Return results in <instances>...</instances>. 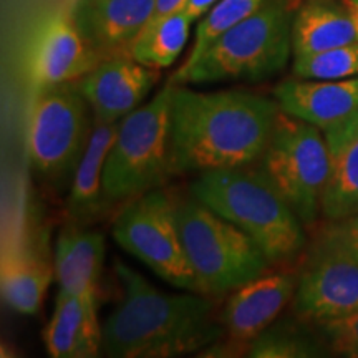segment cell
<instances>
[{
  "instance_id": "obj_1",
  "label": "cell",
  "mask_w": 358,
  "mask_h": 358,
  "mask_svg": "<svg viewBox=\"0 0 358 358\" xmlns=\"http://www.w3.org/2000/svg\"><path fill=\"white\" fill-rule=\"evenodd\" d=\"M279 111L275 100L244 90L196 92L174 85L171 176L256 164Z\"/></svg>"
},
{
  "instance_id": "obj_2",
  "label": "cell",
  "mask_w": 358,
  "mask_h": 358,
  "mask_svg": "<svg viewBox=\"0 0 358 358\" xmlns=\"http://www.w3.org/2000/svg\"><path fill=\"white\" fill-rule=\"evenodd\" d=\"M122 299L103 322L101 352L113 358H171L203 352L222 340L208 295L168 294L122 261L115 262Z\"/></svg>"
},
{
  "instance_id": "obj_3",
  "label": "cell",
  "mask_w": 358,
  "mask_h": 358,
  "mask_svg": "<svg viewBox=\"0 0 358 358\" xmlns=\"http://www.w3.org/2000/svg\"><path fill=\"white\" fill-rule=\"evenodd\" d=\"M189 194L252 237L272 266H289L306 249L302 221L261 166L199 173Z\"/></svg>"
},
{
  "instance_id": "obj_4",
  "label": "cell",
  "mask_w": 358,
  "mask_h": 358,
  "mask_svg": "<svg viewBox=\"0 0 358 358\" xmlns=\"http://www.w3.org/2000/svg\"><path fill=\"white\" fill-rule=\"evenodd\" d=\"M297 0H267L256 13L214 40L174 85L264 82L289 64Z\"/></svg>"
},
{
  "instance_id": "obj_5",
  "label": "cell",
  "mask_w": 358,
  "mask_h": 358,
  "mask_svg": "<svg viewBox=\"0 0 358 358\" xmlns=\"http://www.w3.org/2000/svg\"><path fill=\"white\" fill-rule=\"evenodd\" d=\"M176 221L199 294L222 297L268 272L272 264L256 241L194 196L174 198Z\"/></svg>"
},
{
  "instance_id": "obj_6",
  "label": "cell",
  "mask_w": 358,
  "mask_h": 358,
  "mask_svg": "<svg viewBox=\"0 0 358 358\" xmlns=\"http://www.w3.org/2000/svg\"><path fill=\"white\" fill-rule=\"evenodd\" d=\"M168 82L150 101L120 122L103 171L106 203L131 201L171 176V100Z\"/></svg>"
},
{
  "instance_id": "obj_7",
  "label": "cell",
  "mask_w": 358,
  "mask_h": 358,
  "mask_svg": "<svg viewBox=\"0 0 358 358\" xmlns=\"http://www.w3.org/2000/svg\"><path fill=\"white\" fill-rule=\"evenodd\" d=\"M315 124L279 111L261 168L303 226L322 214V199L330 173L325 133Z\"/></svg>"
},
{
  "instance_id": "obj_8",
  "label": "cell",
  "mask_w": 358,
  "mask_h": 358,
  "mask_svg": "<svg viewBox=\"0 0 358 358\" xmlns=\"http://www.w3.org/2000/svg\"><path fill=\"white\" fill-rule=\"evenodd\" d=\"M90 106L77 82L35 90L27 122V153L45 181L75 173L90 134Z\"/></svg>"
},
{
  "instance_id": "obj_9",
  "label": "cell",
  "mask_w": 358,
  "mask_h": 358,
  "mask_svg": "<svg viewBox=\"0 0 358 358\" xmlns=\"http://www.w3.org/2000/svg\"><path fill=\"white\" fill-rule=\"evenodd\" d=\"M113 237L164 282L199 294L179 236L174 198L166 191L158 187L129 201L115 219Z\"/></svg>"
},
{
  "instance_id": "obj_10",
  "label": "cell",
  "mask_w": 358,
  "mask_h": 358,
  "mask_svg": "<svg viewBox=\"0 0 358 358\" xmlns=\"http://www.w3.org/2000/svg\"><path fill=\"white\" fill-rule=\"evenodd\" d=\"M292 308L315 325L358 313V257L317 241L297 277Z\"/></svg>"
},
{
  "instance_id": "obj_11",
  "label": "cell",
  "mask_w": 358,
  "mask_h": 358,
  "mask_svg": "<svg viewBox=\"0 0 358 358\" xmlns=\"http://www.w3.org/2000/svg\"><path fill=\"white\" fill-rule=\"evenodd\" d=\"M297 289V277L287 272L262 274L231 292L221 312L226 343L219 342L204 348L203 357L237 355L248 352L254 338L275 322L285 306L292 301Z\"/></svg>"
},
{
  "instance_id": "obj_12",
  "label": "cell",
  "mask_w": 358,
  "mask_h": 358,
  "mask_svg": "<svg viewBox=\"0 0 358 358\" xmlns=\"http://www.w3.org/2000/svg\"><path fill=\"white\" fill-rule=\"evenodd\" d=\"M75 25L71 12H57L38 27L29 55V77L35 90L77 82L100 64Z\"/></svg>"
},
{
  "instance_id": "obj_13",
  "label": "cell",
  "mask_w": 358,
  "mask_h": 358,
  "mask_svg": "<svg viewBox=\"0 0 358 358\" xmlns=\"http://www.w3.org/2000/svg\"><path fill=\"white\" fill-rule=\"evenodd\" d=\"M159 80V70L140 64L129 55L101 60L77 80L95 123H116L140 108Z\"/></svg>"
},
{
  "instance_id": "obj_14",
  "label": "cell",
  "mask_w": 358,
  "mask_h": 358,
  "mask_svg": "<svg viewBox=\"0 0 358 358\" xmlns=\"http://www.w3.org/2000/svg\"><path fill=\"white\" fill-rule=\"evenodd\" d=\"M156 0H75V25L100 55H129V48L153 17Z\"/></svg>"
},
{
  "instance_id": "obj_15",
  "label": "cell",
  "mask_w": 358,
  "mask_h": 358,
  "mask_svg": "<svg viewBox=\"0 0 358 358\" xmlns=\"http://www.w3.org/2000/svg\"><path fill=\"white\" fill-rule=\"evenodd\" d=\"M280 111L329 129L358 111V75L343 80L289 78L272 92Z\"/></svg>"
},
{
  "instance_id": "obj_16",
  "label": "cell",
  "mask_w": 358,
  "mask_h": 358,
  "mask_svg": "<svg viewBox=\"0 0 358 358\" xmlns=\"http://www.w3.org/2000/svg\"><path fill=\"white\" fill-rule=\"evenodd\" d=\"M98 299H80L60 290L43 342L53 358H93L101 353L103 325L98 322Z\"/></svg>"
},
{
  "instance_id": "obj_17",
  "label": "cell",
  "mask_w": 358,
  "mask_h": 358,
  "mask_svg": "<svg viewBox=\"0 0 358 358\" xmlns=\"http://www.w3.org/2000/svg\"><path fill=\"white\" fill-rule=\"evenodd\" d=\"M55 268L50 267L32 241L15 234L7 241L2 252V297L12 310L35 315L43 303L45 292Z\"/></svg>"
},
{
  "instance_id": "obj_18",
  "label": "cell",
  "mask_w": 358,
  "mask_h": 358,
  "mask_svg": "<svg viewBox=\"0 0 358 358\" xmlns=\"http://www.w3.org/2000/svg\"><path fill=\"white\" fill-rule=\"evenodd\" d=\"M324 133L330 173L322 199V216L338 221L358 214V111Z\"/></svg>"
},
{
  "instance_id": "obj_19",
  "label": "cell",
  "mask_w": 358,
  "mask_h": 358,
  "mask_svg": "<svg viewBox=\"0 0 358 358\" xmlns=\"http://www.w3.org/2000/svg\"><path fill=\"white\" fill-rule=\"evenodd\" d=\"M105 237L100 232L71 226L60 232L55 248V277L60 290L80 299H98Z\"/></svg>"
},
{
  "instance_id": "obj_20",
  "label": "cell",
  "mask_w": 358,
  "mask_h": 358,
  "mask_svg": "<svg viewBox=\"0 0 358 358\" xmlns=\"http://www.w3.org/2000/svg\"><path fill=\"white\" fill-rule=\"evenodd\" d=\"M358 40L345 2L340 0H302L294 15V57L310 55L342 47Z\"/></svg>"
},
{
  "instance_id": "obj_21",
  "label": "cell",
  "mask_w": 358,
  "mask_h": 358,
  "mask_svg": "<svg viewBox=\"0 0 358 358\" xmlns=\"http://www.w3.org/2000/svg\"><path fill=\"white\" fill-rule=\"evenodd\" d=\"M118 128L120 122H93L88 145L73 173V185H71L69 201H66V208L73 219L88 221V219L100 216L108 204L103 194V171H105L106 158L115 143Z\"/></svg>"
},
{
  "instance_id": "obj_22",
  "label": "cell",
  "mask_w": 358,
  "mask_h": 358,
  "mask_svg": "<svg viewBox=\"0 0 358 358\" xmlns=\"http://www.w3.org/2000/svg\"><path fill=\"white\" fill-rule=\"evenodd\" d=\"M192 20L185 12L148 25L129 48V57L155 70L171 66L185 50L189 40Z\"/></svg>"
},
{
  "instance_id": "obj_23",
  "label": "cell",
  "mask_w": 358,
  "mask_h": 358,
  "mask_svg": "<svg viewBox=\"0 0 358 358\" xmlns=\"http://www.w3.org/2000/svg\"><path fill=\"white\" fill-rule=\"evenodd\" d=\"M266 2L267 0H219L216 6L199 20L189 55L174 73H182L194 65L214 40L231 30L232 27L241 24L252 13H256Z\"/></svg>"
},
{
  "instance_id": "obj_24",
  "label": "cell",
  "mask_w": 358,
  "mask_h": 358,
  "mask_svg": "<svg viewBox=\"0 0 358 358\" xmlns=\"http://www.w3.org/2000/svg\"><path fill=\"white\" fill-rule=\"evenodd\" d=\"M294 77L303 80H343L358 75V40L342 47L294 57Z\"/></svg>"
},
{
  "instance_id": "obj_25",
  "label": "cell",
  "mask_w": 358,
  "mask_h": 358,
  "mask_svg": "<svg viewBox=\"0 0 358 358\" xmlns=\"http://www.w3.org/2000/svg\"><path fill=\"white\" fill-rule=\"evenodd\" d=\"M317 355H320L319 345L285 322L268 325L250 342L248 348V357L252 358H302Z\"/></svg>"
},
{
  "instance_id": "obj_26",
  "label": "cell",
  "mask_w": 358,
  "mask_h": 358,
  "mask_svg": "<svg viewBox=\"0 0 358 358\" xmlns=\"http://www.w3.org/2000/svg\"><path fill=\"white\" fill-rule=\"evenodd\" d=\"M317 327L329 343L330 350L343 357L358 358V313L345 319L324 322Z\"/></svg>"
},
{
  "instance_id": "obj_27",
  "label": "cell",
  "mask_w": 358,
  "mask_h": 358,
  "mask_svg": "<svg viewBox=\"0 0 358 358\" xmlns=\"http://www.w3.org/2000/svg\"><path fill=\"white\" fill-rule=\"evenodd\" d=\"M319 239L358 257V214L330 221L329 226L322 229Z\"/></svg>"
},
{
  "instance_id": "obj_28",
  "label": "cell",
  "mask_w": 358,
  "mask_h": 358,
  "mask_svg": "<svg viewBox=\"0 0 358 358\" xmlns=\"http://www.w3.org/2000/svg\"><path fill=\"white\" fill-rule=\"evenodd\" d=\"M186 2L187 0H156L153 17H151L150 24L148 25L156 24V22L166 19V17L173 15V13H176V12H181L182 8H185Z\"/></svg>"
},
{
  "instance_id": "obj_29",
  "label": "cell",
  "mask_w": 358,
  "mask_h": 358,
  "mask_svg": "<svg viewBox=\"0 0 358 358\" xmlns=\"http://www.w3.org/2000/svg\"><path fill=\"white\" fill-rule=\"evenodd\" d=\"M217 2L219 0H187L182 12H185L192 22H196L203 19L206 13L211 10Z\"/></svg>"
},
{
  "instance_id": "obj_30",
  "label": "cell",
  "mask_w": 358,
  "mask_h": 358,
  "mask_svg": "<svg viewBox=\"0 0 358 358\" xmlns=\"http://www.w3.org/2000/svg\"><path fill=\"white\" fill-rule=\"evenodd\" d=\"M348 10H350V15L353 19V24H355L357 34H358V0H343Z\"/></svg>"
}]
</instances>
